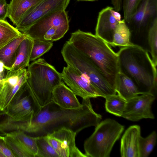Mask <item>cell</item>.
<instances>
[{
	"mask_svg": "<svg viewBox=\"0 0 157 157\" xmlns=\"http://www.w3.org/2000/svg\"><path fill=\"white\" fill-rule=\"evenodd\" d=\"M28 78L27 70L25 68L22 75L19 73L4 80L0 94L1 112H3L18 100L26 92Z\"/></svg>",
	"mask_w": 157,
	"mask_h": 157,
	"instance_id": "11",
	"label": "cell"
},
{
	"mask_svg": "<svg viewBox=\"0 0 157 157\" xmlns=\"http://www.w3.org/2000/svg\"><path fill=\"white\" fill-rule=\"evenodd\" d=\"M67 65L63 67L61 73L62 80L76 95L82 99L99 97L89 81L71 67Z\"/></svg>",
	"mask_w": 157,
	"mask_h": 157,
	"instance_id": "13",
	"label": "cell"
},
{
	"mask_svg": "<svg viewBox=\"0 0 157 157\" xmlns=\"http://www.w3.org/2000/svg\"><path fill=\"white\" fill-rule=\"evenodd\" d=\"M8 146L15 157H34L16 139L7 135L4 136Z\"/></svg>",
	"mask_w": 157,
	"mask_h": 157,
	"instance_id": "28",
	"label": "cell"
},
{
	"mask_svg": "<svg viewBox=\"0 0 157 157\" xmlns=\"http://www.w3.org/2000/svg\"><path fill=\"white\" fill-rule=\"evenodd\" d=\"M141 0H122L124 19L127 23L135 13Z\"/></svg>",
	"mask_w": 157,
	"mask_h": 157,
	"instance_id": "31",
	"label": "cell"
},
{
	"mask_svg": "<svg viewBox=\"0 0 157 157\" xmlns=\"http://www.w3.org/2000/svg\"><path fill=\"white\" fill-rule=\"evenodd\" d=\"M36 137L38 148L37 157H59L45 136Z\"/></svg>",
	"mask_w": 157,
	"mask_h": 157,
	"instance_id": "29",
	"label": "cell"
},
{
	"mask_svg": "<svg viewBox=\"0 0 157 157\" xmlns=\"http://www.w3.org/2000/svg\"><path fill=\"white\" fill-rule=\"evenodd\" d=\"M41 0H11L8 4L7 17L16 26L26 12Z\"/></svg>",
	"mask_w": 157,
	"mask_h": 157,
	"instance_id": "20",
	"label": "cell"
},
{
	"mask_svg": "<svg viewBox=\"0 0 157 157\" xmlns=\"http://www.w3.org/2000/svg\"><path fill=\"white\" fill-rule=\"evenodd\" d=\"M27 70V90L40 109L52 102L53 90L62 81L61 73L43 58L33 61Z\"/></svg>",
	"mask_w": 157,
	"mask_h": 157,
	"instance_id": "4",
	"label": "cell"
},
{
	"mask_svg": "<svg viewBox=\"0 0 157 157\" xmlns=\"http://www.w3.org/2000/svg\"><path fill=\"white\" fill-rule=\"evenodd\" d=\"M155 97L151 94L144 93L133 97L127 101L121 117L133 121L144 118L154 119L151 108Z\"/></svg>",
	"mask_w": 157,
	"mask_h": 157,
	"instance_id": "12",
	"label": "cell"
},
{
	"mask_svg": "<svg viewBox=\"0 0 157 157\" xmlns=\"http://www.w3.org/2000/svg\"><path fill=\"white\" fill-rule=\"evenodd\" d=\"M70 1V0H41L26 12L15 27L23 33L47 15L57 11L65 10Z\"/></svg>",
	"mask_w": 157,
	"mask_h": 157,
	"instance_id": "9",
	"label": "cell"
},
{
	"mask_svg": "<svg viewBox=\"0 0 157 157\" xmlns=\"http://www.w3.org/2000/svg\"><path fill=\"white\" fill-rule=\"evenodd\" d=\"M6 20H0V48L21 34Z\"/></svg>",
	"mask_w": 157,
	"mask_h": 157,
	"instance_id": "25",
	"label": "cell"
},
{
	"mask_svg": "<svg viewBox=\"0 0 157 157\" xmlns=\"http://www.w3.org/2000/svg\"><path fill=\"white\" fill-rule=\"evenodd\" d=\"M0 157H6L4 154L0 151Z\"/></svg>",
	"mask_w": 157,
	"mask_h": 157,
	"instance_id": "36",
	"label": "cell"
},
{
	"mask_svg": "<svg viewBox=\"0 0 157 157\" xmlns=\"http://www.w3.org/2000/svg\"><path fill=\"white\" fill-rule=\"evenodd\" d=\"M2 133L3 135L9 136L16 139L31 153L34 157H38V148L36 136L28 135L24 132L21 130Z\"/></svg>",
	"mask_w": 157,
	"mask_h": 157,
	"instance_id": "23",
	"label": "cell"
},
{
	"mask_svg": "<svg viewBox=\"0 0 157 157\" xmlns=\"http://www.w3.org/2000/svg\"><path fill=\"white\" fill-rule=\"evenodd\" d=\"M61 53L67 65L71 67L86 78L97 91L99 97L105 98L117 94L103 74L89 59L76 49L68 41L65 42Z\"/></svg>",
	"mask_w": 157,
	"mask_h": 157,
	"instance_id": "5",
	"label": "cell"
},
{
	"mask_svg": "<svg viewBox=\"0 0 157 157\" xmlns=\"http://www.w3.org/2000/svg\"><path fill=\"white\" fill-rule=\"evenodd\" d=\"M117 53L120 72L133 82L141 94L149 93L156 96V67L147 51L132 44L121 48Z\"/></svg>",
	"mask_w": 157,
	"mask_h": 157,
	"instance_id": "2",
	"label": "cell"
},
{
	"mask_svg": "<svg viewBox=\"0 0 157 157\" xmlns=\"http://www.w3.org/2000/svg\"><path fill=\"white\" fill-rule=\"evenodd\" d=\"M77 1H87L90 2H94L98 1V0H77Z\"/></svg>",
	"mask_w": 157,
	"mask_h": 157,
	"instance_id": "35",
	"label": "cell"
},
{
	"mask_svg": "<svg viewBox=\"0 0 157 157\" xmlns=\"http://www.w3.org/2000/svg\"><path fill=\"white\" fill-rule=\"evenodd\" d=\"M131 32L124 19L120 21L115 30L111 46L121 48L131 46Z\"/></svg>",
	"mask_w": 157,
	"mask_h": 157,
	"instance_id": "22",
	"label": "cell"
},
{
	"mask_svg": "<svg viewBox=\"0 0 157 157\" xmlns=\"http://www.w3.org/2000/svg\"><path fill=\"white\" fill-rule=\"evenodd\" d=\"M111 0L114 10L118 12L120 11L122 8V0Z\"/></svg>",
	"mask_w": 157,
	"mask_h": 157,
	"instance_id": "34",
	"label": "cell"
},
{
	"mask_svg": "<svg viewBox=\"0 0 157 157\" xmlns=\"http://www.w3.org/2000/svg\"><path fill=\"white\" fill-rule=\"evenodd\" d=\"M157 135L154 131L147 137L141 136L139 143V157H147L152 151L156 142Z\"/></svg>",
	"mask_w": 157,
	"mask_h": 157,
	"instance_id": "27",
	"label": "cell"
},
{
	"mask_svg": "<svg viewBox=\"0 0 157 157\" xmlns=\"http://www.w3.org/2000/svg\"><path fill=\"white\" fill-rule=\"evenodd\" d=\"M157 18V0H141L137 10L126 23L131 32V42L147 52V34L153 21Z\"/></svg>",
	"mask_w": 157,
	"mask_h": 157,
	"instance_id": "8",
	"label": "cell"
},
{
	"mask_svg": "<svg viewBox=\"0 0 157 157\" xmlns=\"http://www.w3.org/2000/svg\"><path fill=\"white\" fill-rule=\"evenodd\" d=\"M147 43L148 52L151 56L152 61L156 67L157 65V18L153 21L148 31Z\"/></svg>",
	"mask_w": 157,
	"mask_h": 157,
	"instance_id": "26",
	"label": "cell"
},
{
	"mask_svg": "<svg viewBox=\"0 0 157 157\" xmlns=\"http://www.w3.org/2000/svg\"><path fill=\"white\" fill-rule=\"evenodd\" d=\"M69 23L65 10H59L38 20L22 33L33 40L53 42L63 37L69 29Z\"/></svg>",
	"mask_w": 157,
	"mask_h": 157,
	"instance_id": "7",
	"label": "cell"
},
{
	"mask_svg": "<svg viewBox=\"0 0 157 157\" xmlns=\"http://www.w3.org/2000/svg\"><path fill=\"white\" fill-rule=\"evenodd\" d=\"M82 103L80 107L70 109L51 102L40 109L31 121L16 122L15 128L37 136L62 128L77 133L88 127H96L100 122L101 116L94 111L90 98L82 99Z\"/></svg>",
	"mask_w": 157,
	"mask_h": 157,
	"instance_id": "1",
	"label": "cell"
},
{
	"mask_svg": "<svg viewBox=\"0 0 157 157\" xmlns=\"http://www.w3.org/2000/svg\"><path fill=\"white\" fill-rule=\"evenodd\" d=\"M52 102L67 109H76L82 105L75 94L62 81L53 90Z\"/></svg>",
	"mask_w": 157,
	"mask_h": 157,
	"instance_id": "17",
	"label": "cell"
},
{
	"mask_svg": "<svg viewBox=\"0 0 157 157\" xmlns=\"http://www.w3.org/2000/svg\"><path fill=\"white\" fill-rule=\"evenodd\" d=\"M8 4L6 0H0V20H6L7 15Z\"/></svg>",
	"mask_w": 157,
	"mask_h": 157,
	"instance_id": "33",
	"label": "cell"
},
{
	"mask_svg": "<svg viewBox=\"0 0 157 157\" xmlns=\"http://www.w3.org/2000/svg\"><path fill=\"white\" fill-rule=\"evenodd\" d=\"M0 151L6 157H15L7 144L4 136L0 135Z\"/></svg>",
	"mask_w": 157,
	"mask_h": 157,
	"instance_id": "32",
	"label": "cell"
},
{
	"mask_svg": "<svg viewBox=\"0 0 157 157\" xmlns=\"http://www.w3.org/2000/svg\"></svg>",
	"mask_w": 157,
	"mask_h": 157,
	"instance_id": "39",
	"label": "cell"
},
{
	"mask_svg": "<svg viewBox=\"0 0 157 157\" xmlns=\"http://www.w3.org/2000/svg\"><path fill=\"white\" fill-rule=\"evenodd\" d=\"M115 90L117 94L126 101L141 94L133 82L120 72L116 77Z\"/></svg>",
	"mask_w": 157,
	"mask_h": 157,
	"instance_id": "21",
	"label": "cell"
},
{
	"mask_svg": "<svg viewBox=\"0 0 157 157\" xmlns=\"http://www.w3.org/2000/svg\"><path fill=\"white\" fill-rule=\"evenodd\" d=\"M76 134L69 129L62 128L45 136L59 157H86L76 146Z\"/></svg>",
	"mask_w": 157,
	"mask_h": 157,
	"instance_id": "10",
	"label": "cell"
},
{
	"mask_svg": "<svg viewBox=\"0 0 157 157\" xmlns=\"http://www.w3.org/2000/svg\"><path fill=\"white\" fill-rule=\"evenodd\" d=\"M68 41L89 59L115 90L120 70L117 53L109 45L95 34L80 29L72 33Z\"/></svg>",
	"mask_w": 157,
	"mask_h": 157,
	"instance_id": "3",
	"label": "cell"
},
{
	"mask_svg": "<svg viewBox=\"0 0 157 157\" xmlns=\"http://www.w3.org/2000/svg\"><path fill=\"white\" fill-rule=\"evenodd\" d=\"M33 43V40L27 35L20 44L14 63L11 69L8 70L4 79L15 75L19 71L28 67L30 64Z\"/></svg>",
	"mask_w": 157,
	"mask_h": 157,
	"instance_id": "18",
	"label": "cell"
},
{
	"mask_svg": "<svg viewBox=\"0 0 157 157\" xmlns=\"http://www.w3.org/2000/svg\"><path fill=\"white\" fill-rule=\"evenodd\" d=\"M26 35L21 34L0 48V62L5 69H11L15 60L19 46Z\"/></svg>",
	"mask_w": 157,
	"mask_h": 157,
	"instance_id": "19",
	"label": "cell"
},
{
	"mask_svg": "<svg viewBox=\"0 0 157 157\" xmlns=\"http://www.w3.org/2000/svg\"><path fill=\"white\" fill-rule=\"evenodd\" d=\"M105 107L106 111L115 116L121 117L127 101L118 94L105 98Z\"/></svg>",
	"mask_w": 157,
	"mask_h": 157,
	"instance_id": "24",
	"label": "cell"
},
{
	"mask_svg": "<svg viewBox=\"0 0 157 157\" xmlns=\"http://www.w3.org/2000/svg\"><path fill=\"white\" fill-rule=\"evenodd\" d=\"M140 126L134 125L125 131L121 139L120 155L122 157H139V143Z\"/></svg>",
	"mask_w": 157,
	"mask_h": 157,
	"instance_id": "16",
	"label": "cell"
},
{
	"mask_svg": "<svg viewBox=\"0 0 157 157\" xmlns=\"http://www.w3.org/2000/svg\"><path fill=\"white\" fill-rule=\"evenodd\" d=\"M53 45V42L41 40H33L30 61H34L48 52Z\"/></svg>",
	"mask_w": 157,
	"mask_h": 157,
	"instance_id": "30",
	"label": "cell"
},
{
	"mask_svg": "<svg viewBox=\"0 0 157 157\" xmlns=\"http://www.w3.org/2000/svg\"><path fill=\"white\" fill-rule=\"evenodd\" d=\"M28 93L27 95L22 97L2 112L8 116V120L13 122H27L35 116L39 109Z\"/></svg>",
	"mask_w": 157,
	"mask_h": 157,
	"instance_id": "14",
	"label": "cell"
},
{
	"mask_svg": "<svg viewBox=\"0 0 157 157\" xmlns=\"http://www.w3.org/2000/svg\"></svg>",
	"mask_w": 157,
	"mask_h": 157,
	"instance_id": "38",
	"label": "cell"
},
{
	"mask_svg": "<svg viewBox=\"0 0 157 157\" xmlns=\"http://www.w3.org/2000/svg\"><path fill=\"white\" fill-rule=\"evenodd\" d=\"M95 127L93 133L84 142L85 154L86 157H109L124 126L114 120L107 118Z\"/></svg>",
	"mask_w": 157,
	"mask_h": 157,
	"instance_id": "6",
	"label": "cell"
},
{
	"mask_svg": "<svg viewBox=\"0 0 157 157\" xmlns=\"http://www.w3.org/2000/svg\"><path fill=\"white\" fill-rule=\"evenodd\" d=\"M2 82H0V94L1 91V90L2 88Z\"/></svg>",
	"mask_w": 157,
	"mask_h": 157,
	"instance_id": "37",
	"label": "cell"
},
{
	"mask_svg": "<svg viewBox=\"0 0 157 157\" xmlns=\"http://www.w3.org/2000/svg\"><path fill=\"white\" fill-rule=\"evenodd\" d=\"M113 7L108 6L98 13L95 28V34L111 46L113 34L119 21L113 16Z\"/></svg>",
	"mask_w": 157,
	"mask_h": 157,
	"instance_id": "15",
	"label": "cell"
}]
</instances>
